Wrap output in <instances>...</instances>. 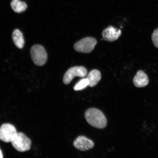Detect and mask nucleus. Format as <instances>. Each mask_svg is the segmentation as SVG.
I'll use <instances>...</instances> for the list:
<instances>
[{
	"label": "nucleus",
	"mask_w": 158,
	"mask_h": 158,
	"mask_svg": "<svg viewBox=\"0 0 158 158\" xmlns=\"http://www.w3.org/2000/svg\"><path fill=\"white\" fill-rule=\"evenodd\" d=\"M85 116L87 122L93 127L103 129L107 125L106 116L101 111L97 109H89L85 112Z\"/></svg>",
	"instance_id": "obj_1"
},
{
	"label": "nucleus",
	"mask_w": 158,
	"mask_h": 158,
	"mask_svg": "<svg viewBox=\"0 0 158 158\" xmlns=\"http://www.w3.org/2000/svg\"><path fill=\"white\" fill-rule=\"evenodd\" d=\"M11 143L13 147L21 152L29 151L31 149V139L22 133H17Z\"/></svg>",
	"instance_id": "obj_2"
},
{
	"label": "nucleus",
	"mask_w": 158,
	"mask_h": 158,
	"mask_svg": "<svg viewBox=\"0 0 158 158\" xmlns=\"http://www.w3.org/2000/svg\"><path fill=\"white\" fill-rule=\"evenodd\" d=\"M31 54L33 62L37 66H42L46 63L47 53L45 48L41 45H33L31 49Z\"/></svg>",
	"instance_id": "obj_3"
},
{
	"label": "nucleus",
	"mask_w": 158,
	"mask_h": 158,
	"mask_svg": "<svg viewBox=\"0 0 158 158\" xmlns=\"http://www.w3.org/2000/svg\"><path fill=\"white\" fill-rule=\"evenodd\" d=\"M97 43L96 39L91 37H86L75 43L74 48L77 52L89 53L93 50Z\"/></svg>",
	"instance_id": "obj_4"
},
{
	"label": "nucleus",
	"mask_w": 158,
	"mask_h": 158,
	"mask_svg": "<svg viewBox=\"0 0 158 158\" xmlns=\"http://www.w3.org/2000/svg\"><path fill=\"white\" fill-rule=\"evenodd\" d=\"M87 74V71L83 66H75L69 69L65 73L63 82L66 85H68L72 81L75 77H84Z\"/></svg>",
	"instance_id": "obj_5"
},
{
	"label": "nucleus",
	"mask_w": 158,
	"mask_h": 158,
	"mask_svg": "<svg viewBox=\"0 0 158 158\" xmlns=\"http://www.w3.org/2000/svg\"><path fill=\"white\" fill-rule=\"evenodd\" d=\"M17 133L14 126L10 124H3L0 127V140L5 143L11 142Z\"/></svg>",
	"instance_id": "obj_6"
},
{
	"label": "nucleus",
	"mask_w": 158,
	"mask_h": 158,
	"mask_svg": "<svg viewBox=\"0 0 158 158\" xmlns=\"http://www.w3.org/2000/svg\"><path fill=\"white\" fill-rule=\"evenodd\" d=\"M73 145L77 149L86 151L93 148L94 143L92 140L88 139L85 136H80L75 140Z\"/></svg>",
	"instance_id": "obj_7"
},
{
	"label": "nucleus",
	"mask_w": 158,
	"mask_h": 158,
	"mask_svg": "<svg viewBox=\"0 0 158 158\" xmlns=\"http://www.w3.org/2000/svg\"><path fill=\"white\" fill-rule=\"evenodd\" d=\"M121 34V31L120 29L118 30L112 26L108 27L102 33L103 39L109 42H113L117 40Z\"/></svg>",
	"instance_id": "obj_8"
},
{
	"label": "nucleus",
	"mask_w": 158,
	"mask_h": 158,
	"mask_svg": "<svg viewBox=\"0 0 158 158\" xmlns=\"http://www.w3.org/2000/svg\"><path fill=\"white\" fill-rule=\"evenodd\" d=\"M133 84L137 88L144 87L149 84V81L147 75L142 70H139L134 77Z\"/></svg>",
	"instance_id": "obj_9"
},
{
	"label": "nucleus",
	"mask_w": 158,
	"mask_h": 158,
	"mask_svg": "<svg viewBox=\"0 0 158 158\" xmlns=\"http://www.w3.org/2000/svg\"><path fill=\"white\" fill-rule=\"evenodd\" d=\"M87 78L89 81V86L92 87L96 86L101 79V74L98 70H93L88 75Z\"/></svg>",
	"instance_id": "obj_10"
},
{
	"label": "nucleus",
	"mask_w": 158,
	"mask_h": 158,
	"mask_svg": "<svg viewBox=\"0 0 158 158\" xmlns=\"http://www.w3.org/2000/svg\"><path fill=\"white\" fill-rule=\"evenodd\" d=\"M12 39L15 46L17 48L22 49L25 44L24 38L22 33L19 29H16L13 31Z\"/></svg>",
	"instance_id": "obj_11"
},
{
	"label": "nucleus",
	"mask_w": 158,
	"mask_h": 158,
	"mask_svg": "<svg viewBox=\"0 0 158 158\" xmlns=\"http://www.w3.org/2000/svg\"><path fill=\"white\" fill-rule=\"evenodd\" d=\"M11 6L13 10L15 12L19 13L24 11L27 7L26 4L19 0H12Z\"/></svg>",
	"instance_id": "obj_12"
},
{
	"label": "nucleus",
	"mask_w": 158,
	"mask_h": 158,
	"mask_svg": "<svg viewBox=\"0 0 158 158\" xmlns=\"http://www.w3.org/2000/svg\"><path fill=\"white\" fill-rule=\"evenodd\" d=\"M89 81L87 78L82 79L74 86V89L75 91L81 90L85 88L89 85Z\"/></svg>",
	"instance_id": "obj_13"
},
{
	"label": "nucleus",
	"mask_w": 158,
	"mask_h": 158,
	"mask_svg": "<svg viewBox=\"0 0 158 158\" xmlns=\"http://www.w3.org/2000/svg\"><path fill=\"white\" fill-rule=\"evenodd\" d=\"M152 39L154 45L158 48V27L153 31Z\"/></svg>",
	"instance_id": "obj_14"
},
{
	"label": "nucleus",
	"mask_w": 158,
	"mask_h": 158,
	"mask_svg": "<svg viewBox=\"0 0 158 158\" xmlns=\"http://www.w3.org/2000/svg\"><path fill=\"white\" fill-rule=\"evenodd\" d=\"M3 157V154L1 150L0 149V158H2Z\"/></svg>",
	"instance_id": "obj_15"
}]
</instances>
